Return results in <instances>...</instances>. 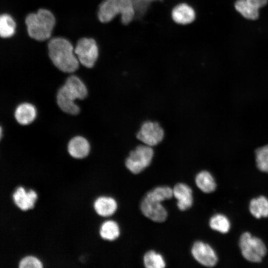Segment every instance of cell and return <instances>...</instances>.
<instances>
[{
    "instance_id": "20",
    "label": "cell",
    "mask_w": 268,
    "mask_h": 268,
    "mask_svg": "<svg viewBox=\"0 0 268 268\" xmlns=\"http://www.w3.org/2000/svg\"><path fill=\"white\" fill-rule=\"evenodd\" d=\"M65 84L76 94L78 99L83 100L87 97V87L81 79L76 75H71L68 77Z\"/></svg>"
},
{
    "instance_id": "17",
    "label": "cell",
    "mask_w": 268,
    "mask_h": 268,
    "mask_svg": "<svg viewBox=\"0 0 268 268\" xmlns=\"http://www.w3.org/2000/svg\"><path fill=\"white\" fill-rule=\"evenodd\" d=\"M195 183L198 188L205 193L213 192L216 186L214 178L206 171H202L198 173L195 178Z\"/></svg>"
},
{
    "instance_id": "12",
    "label": "cell",
    "mask_w": 268,
    "mask_h": 268,
    "mask_svg": "<svg viewBox=\"0 0 268 268\" xmlns=\"http://www.w3.org/2000/svg\"><path fill=\"white\" fill-rule=\"evenodd\" d=\"M173 197L177 200V206L181 211L190 208L193 204L191 188L184 183L176 184L173 188Z\"/></svg>"
},
{
    "instance_id": "19",
    "label": "cell",
    "mask_w": 268,
    "mask_h": 268,
    "mask_svg": "<svg viewBox=\"0 0 268 268\" xmlns=\"http://www.w3.org/2000/svg\"><path fill=\"white\" fill-rule=\"evenodd\" d=\"M250 211L256 218L268 216V200L264 196L251 200Z\"/></svg>"
},
{
    "instance_id": "22",
    "label": "cell",
    "mask_w": 268,
    "mask_h": 268,
    "mask_svg": "<svg viewBox=\"0 0 268 268\" xmlns=\"http://www.w3.org/2000/svg\"><path fill=\"white\" fill-rule=\"evenodd\" d=\"M235 7L244 17L250 20H256L259 17V9L256 8L247 0H238Z\"/></svg>"
},
{
    "instance_id": "28",
    "label": "cell",
    "mask_w": 268,
    "mask_h": 268,
    "mask_svg": "<svg viewBox=\"0 0 268 268\" xmlns=\"http://www.w3.org/2000/svg\"><path fill=\"white\" fill-rule=\"evenodd\" d=\"M248 2L256 8H259L266 5L268 0H247Z\"/></svg>"
},
{
    "instance_id": "27",
    "label": "cell",
    "mask_w": 268,
    "mask_h": 268,
    "mask_svg": "<svg viewBox=\"0 0 268 268\" xmlns=\"http://www.w3.org/2000/svg\"><path fill=\"white\" fill-rule=\"evenodd\" d=\"M18 267L19 268H41L42 267V265L36 258L33 256H26L19 262Z\"/></svg>"
},
{
    "instance_id": "18",
    "label": "cell",
    "mask_w": 268,
    "mask_h": 268,
    "mask_svg": "<svg viewBox=\"0 0 268 268\" xmlns=\"http://www.w3.org/2000/svg\"><path fill=\"white\" fill-rule=\"evenodd\" d=\"M119 224L114 220H107L101 225L99 233L104 240L113 241L117 239L120 235Z\"/></svg>"
},
{
    "instance_id": "24",
    "label": "cell",
    "mask_w": 268,
    "mask_h": 268,
    "mask_svg": "<svg viewBox=\"0 0 268 268\" xmlns=\"http://www.w3.org/2000/svg\"><path fill=\"white\" fill-rule=\"evenodd\" d=\"M209 226L211 229L214 230L225 233L229 230L230 223L225 216L218 214L213 216L210 218Z\"/></svg>"
},
{
    "instance_id": "7",
    "label": "cell",
    "mask_w": 268,
    "mask_h": 268,
    "mask_svg": "<svg viewBox=\"0 0 268 268\" xmlns=\"http://www.w3.org/2000/svg\"><path fill=\"white\" fill-rule=\"evenodd\" d=\"M74 53L80 64L86 67L92 68L98 58L99 50L94 39L82 38L77 42Z\"/></svg>"
},
{
    "instance_id": "3",
    "label": "cell",
    "mask_w": 268,
    "mask_h": 268,
    "mask_svg": "<svg viewBox=\"0 0 268 268\" xmlns=\"http://www.w3.org/2000/svg\"><path fill=\"white\" fill-rule=\"evenodd\" d=\"M25 22L30 37L42 41L51 37L56 20L50 11L40 8L35 13L28 14Z\"/></svg>"
},
{
    "instance_id": "6",
    "label": "cell",
    "mask_w": 268,
    "mask_h": 268,
    "mask_svg": "<svg viewBox=\"0 0 268 268\" xmlns=\"http://www.w3.org/2000/svg\"><path fill=\"white\" fill-rule=\"evenodd\" d=\"M135 136L142 143L153 147L163 141L165 132L158 122L148 120L142 123Z\"/></svg>"
},
{
    "instance_id": "10",
    "label": "cell",
    "mask_w": 268,
    "mask_h": 268,
    "mask_svg": "<svg viewBox=\"0 0 268 268\" xmlns=\"http://www.w3.org/2000/svg\"><path fill=\"white\" fill-rule=\"evenodd\" d=\"M78 99L76 94L65 84L58 90L56 96L57 103L60 109L70 115H77L80 108L75 103Z\"/></svg>"
},
{
    "instance_id": "15",
    "label": "cell",
    "mask_w": 268,
    "mask_h": 268,
    "mask_svg": "<svg viewBox=\"0 0 268 268\" xmlns=\"http://www.w3.org/2000/svg\"><path fill=\"white\" fill-rule=\"evenodd\" d=\"M37 111L35 107L28 102L19 104L15 108L14 116L16 122L21 125H28L36 119Z\"/></svg>"
},
{
    "instance_id": "14",
    "label": "cell",
    "mask_w": 268,
    "mask_h": 268,
    "mask_svg": "<svg viewBox=\"0 0 268 268\" xmlns=\"http://www.w3.org/2000/svg\"><path fill=\"white\" fill-rule=\"evenodd\" d=\"M90 149L88 141L85 137L79 135L71 138L67 144L68 153L71 157L77 159L87 156Z\"/></svg>"
},
{
    "instance_id": "26",
    "label": "cell",
    "mask_w": 268,
    "mask_h": 268,
    "mask_svg": "<svg viewBox=\"0 0 268 268\" xmlns=\"http://www.w3.org/2000/svg\"><path fill=\"white\" fill-rule=\"evenodd\" d=\"M148 192L162 201L169 200L173 197V189L166 186L156 187Z\"/></svg>"
},
{
    "instance_id": "11",
    "label": "cell",
    "mask_w": 268,
    "mask_h": 268,
    "mask_svg": "<svg viewBox=\"0 0 268 268\" xmlns=\"http://www.w3.org/2000/svg\"><path fill=\"white\" fill-rule=\"evenodd\" d=\"M171 15L175 23L183 25L192 23L197 17L194 8L186 2H181L175 5L171 10Z\"/></svg>"
},
{
    "instance_id": "9",
    "label": "cell",
    "mask_w": 268,
    "mask_h": 268,
    "mask_svg": "<svg viewBox=\"0 0 268 268\" xmlns=\"http://www.w3.org/2000/svg\"><path fill=\"white\" fill-rule=\"evenodd\" d=\"M191 254L199 263L205 267H212L217 262V257L213 249L202 241H198L193 244Z\"/></svg>"
},
{
    "instance_id": "8",
    "label": "cell",
    "mask_w": 268,
    "mask_h": 268,
    "mask_svg": "<svg viewBox=\"0 0 268 268\" xmlns=\"http://www.w3.org/2000/svg\"><path fill=\"white\" fill-rule=\"evenodd\" d=\"M162 202L147 192L140 203L141 212L145 217L154 222H163L167 218L168 212Z\"/></svg>"
},
{
    "instance_id": "4",
    "label": "cell",
    "mask_w": 268,
    "mask_h": 268,
    "mask_svg": "<svg viewBox=\"0 0 268 268\" xmlns=\"http://www.w3.org/2000/svg\"><path fill=\"white\" fill-rule=\"evenodd\" d=\"M154 154L152 147L141 144L136 146L129 153L125 165L134 174H138L151 164Z\"/></svg>"
},
{
    "instance_id": "2",
    "label": "cell",
    "mask_w": 268,
    "mask_h": 268,
    "mask_svg": "<svg viewBox=\"0 0 268 268\" xmlns=\"http://www.w3.org/2000/svg\"><path fill=\"white\" fill-rule=\"evenodd\" d=\"M119 15L124 25L134 20L135 11L131 0H103L99 5L97 16L102 23H109Z\"/></svg>"
},
{
    "instance_id": "1",
    "label": "cell",
    "mask_w": 268,
    "mask_h": 268,
    "mask_svg": "<svg viewBox=\"0 0 268 268\" xmlns=\"http://www.w3.org/2000/svg\"><path fill=\"white\" fill-rule=\"evenodd\" d=\"M50 59L61 71L72 73L79 67V62L70 42L62 37L51 39L48 45Z\"/></svg>"
},
{
    "instance_id": "5",
    "label": "cell",
    "mask_w": 268,
    "mask_h": 268,
    "mask_svg": "<svg viewBox=\"0 0 268 268\" xmlns=\"http://www.w3.org/2000/svg\"><path fill=\"white\" fill-rule=\"evenodd\" d=\"M239 246L244 258L252 262H261L267 253L263 242L257 237H253L248 232L244 233L241 235Z\"/></svg>"
},
{
    "instance_id": "25",
    "label": "cell",
    "mask_w": 268,
    "mask_h": 268,
    "mask_svg": "<svg viewBox=\"0 0 268 268\" xmlns=\"http://www.w3.org/2000/svg\"><path fill=\"white\" fill-rule=\"evenodd\" d=\"M256 160L258 169L268 173V144L256 150Z\"/></svg>"
},
{
    "instance_id": "23",
    "label": "cell",
    "mask_w": 268,
    "mask_h": 268,
    "mask_svg": "<svg viewBox=\"0 0 268 268\" xmlns=\"http://www.w3.org/2000/svg\"><path fill=\"white\" fill-rule=\"evenodd\" d=\"M16 24L12 17L8 14H2L0 17V35L2 38L11 37L15 33Z\"/></svg>"
},
{
    "instance_id": "21",
    "label": "cell",
    "mask_w": 268,
    "mask_h": 268,
    "mask_svg": "<svg viewBox=\"0 0 268 268\" xmlns=\"http://www.w3.org/2000/svg\"><path fill=\"white\" fill-rule=\"evenodd\" d=\"M143 263L146 268H164L166 267V262L162 255L152 250L144 254Z\"/></svg>"
},
{
    "instance_id": "16",
    "label": "cell",
    "mask_w": 268,
    "mask_h": 268,
    "mask_svg": "<svg viewBox=\"0 0 268 268\" xmlns=\"http://www.w3.org/2000/svg\"><path fill=\"white\" fill-rule=\"evenodd\" d=\"M94 208L96 213L101 216H109L117 210L118 204L116 201L110 197H98L94 201Z\"/></svg>"
},
{
    "instance_id": "13",
    "label": "cell",
    "mask_w": 268,
    "mask_h": 268,
    "mask_svg": "<svg viewBox=\"0 0 268 268\" xmlns=\"http://www.w3.org/2000/svg\"><path fill=\"white\" fill-rule=\"evenodd\" d=\"M37 198V194L32 190L25 192L22 187H18L12 194L15 204L21 210H26L32 208Z\"/></svg>"
}]
</instances>
